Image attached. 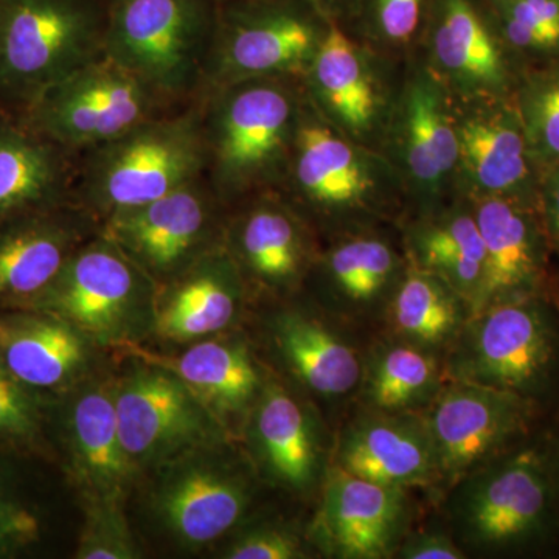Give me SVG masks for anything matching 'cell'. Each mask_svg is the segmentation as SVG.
<instances>
[{
    "instance_id": "6da1fadb",
    "label": "cell",
    "mask_w": 559,
    "mask_h": 559,
    "mask_svg": "<svg viewBox=\"0 0 559 559\" xmlns=\"http://www.w3.org/2000/svg\"><path fill=\"white\" fill-rule=\"evenodd\" d=\"M294 80L238 81L198 98L204 176L227 207L278 186L305 102Z\"/></svg>"
},
{
    "instance_id": "7a4b0ae2",
    "label": "cell",
    "mask_w": 559,
    "mask_h": 559,
    "mask_svg": "<svg viewBox=\"0 0 559 559\" xmlns=\"http://www.w3.org/2000/svg\"><path fill=\"white\" fill-rule=\"evenodd\" d=\"M204 171L201 105L194 100L81 154L72 200L102 224L167 197Z\"/></svg>"
},
{
    "instance_id": "3957f363",
    "label": "cell",
    "mask_w": 559,
    "mask_h": 559,
    "mask_svg": "<svg viewBox=\"0 0 559 559\" xmlns=\"http://www.w3.org/2000/svg\"><path fill=\"white\" fill-rule=\"evenodd\" d=\"M452 536L465 551L521 554L543 546L559 524L554 454L518 444L452 485Z\"/></svg>"
},
{
    "instance_id": "277c9868",
    "label": "cell",
    "mask_w": 559,
    "mask_h": 559,
    "mask_svg": "<svg viewBox=\"0 0 559 559\" xmlns=\"http://www.w3.org/2000/svg\"><path fill=\"white\" fill-rule=\"evenodd\" d=\"M218 3L212 0H108L105 53L171 105L200 98Z\"/></svg>"
},
{
    "instance_id": "5b68a950",
    "label": "cell",
    "mask_w": 559,
    "mask_h": 559,
    "mask_svg": "<svg viewBox=\"0 0 559 559\" xmlns=\"http://www.w3.org/2000/svg\"><path fill=\"white\" fill-rule=\"evenodd\" d=\"M156 294V282L98 231L28 307L64 319L97 347L120 349L153 336Z\"/></svg>"
},
{
    "instance_id": "8992f818",
    "label": "cell",
    "mask_w": 559,
    "mask_h": 559,
    "mask_svg": "<svg viewBox=\"0 0 559 559\" xmlns=\"http://www.w3.org/2000/svg\"><path fill=\"white\" fill-rule=\"evenodd\" d=\"M559 356L557 316L549 299L496 301L469 316L444 358L448 380L503 390L538 403Z\"/></svg>"
},
{
    "instance_id": "52a82bcc",
    "label": "cell",
    "mask_w": 559,
    "mask_h": 559,
    "mask_svg": "<svg viewBox=\"0 0 559 559\" xmlns=\"http://www.w3.org/2000/svg\"><path fill=\"white\" fill-rule=\"evenodd\" d=\"M231 441L197 448L148 473L151 520L182 549L207 547L248 518L259 476Z\"/></svg>"
},
{
    "instance_id": "ba28073f",
    "label": "cell",
    "mask_w": 559,
    "mask_h": 559,
    "mask_svg": "<svg viewBox=\"0 0 559 559\" xmlns=\"http://www.w3.org/2000/svg\"><path fill=\"white\" fill-rule=\"evenodd\" d=\"M105 33L95 0H0V86L32 105L103 57Z\"/></svg>"
},
{
    "instance_id": "9c48e42d",
    "label": "cell",
    "mask_w": 559,
    "mask_h": 559,
    "mask_svg": "<svg viewBox=\"0 0 559 559\" xmlns=\"http://www.w3.org/2000/svg\"><path fill=\"white\" fill-rule=\"evenodd\" d=\"M329 20L294 0H230L218 5L201 95L253 79H304ZM200 95V97H201Z\"/></svg>"
},
{
    "instance_id": "30bf717a",
    "label": "cell",
    "mask_w": 559,
    "mask_h": 559,
    "mask_svg": "<svg viewBox=\"0 0 559 559\" xmlns=\"http://www.w3.org/2000/svg\"><path fill=\"white\" fill-rule=\"evenodd\" d=\"M127 356L130 367L114 377V401L123 450L140 477L197 448L234 440L173 371Z\"/></svg>"
},
{
    "instance_id": "8fae6325",
    "label": "cell",
    "mask_w": 559,
    "mask_h": 559,
    "mask_svg": "<svg viewBox=\"0 0 559 559\" xmlns=\"http://www.w3.org/2000/svg\"><path fill=\"white\" fill-rule=\"evenodd\" d=\"M175 108L180 106L106 53L58 81L31 105L36 132L76 157Z\"/></svg>"
},
{
    "instance_id": "7c38bea8",
    "label": "cell",
    "mask_w": 559,
    "mask_h": 559,
    "mask_svg": "<svg viewBox=\"0 0 559 559\" xmlns=\"http://www.w3.org/2000/svg\"><path fill=\"white\" fill-rule=\"evenodd\" d=\"M384 170L370 153L333 127L305 94L299 123L278 186L288 204L319 219L373 212L382 194Z\"/></svg>"
},
{
    "instance_id": "4fadbf2b",
    "label": "cell",
    "mask_w": 559,
    "mask_h": 559,
    "mask_svg": "<svg viewBox=\"0 0 559 559\" xmlns=\"http://www.w3.org/2000/svg\"><path fill=\"white\" fill-rule=\"evenodd\" d=\"M229 207L205 176L167 197L117 213L100 231L159 286L224 242Z\"/></svg>"
},
{
    "instance_id": "5bb4252c",
    "label": "cell",
    "mask_w": 559,
    "mask_h": 559,
    "mask_svg": "<svg viewBox=\"0 0 559 559\" xmlns=\"http://www.w3.org/2000/svg\"><path fill=\"white\" fill-rule=\"evenodd\" d=\"M535 401L448 380L423 411L436 457L437 485L450 489L474 469L506 454L528 436Z\"/></svg>"
},
{
    "instance_id": "9a60e30c",
    "label": "cell",
    "mask_w": 559,
    "mask_h": 559,
    "mask_svg": "<svg viewBox=\"0 0 559 559\" xmlns=\"http://www.w3.org/2000/svg\"><path fill=\"white\" fill-rule=\"evenodd\" d=\"M241 429L259 479L300 498L322 489L333 450L318 412L297 389L267 374Z\"/></svg>"
},
{
    "instance_id": "2e32d148",
    "label": "cell",
    "mask_w": 559,
    "mask_h": 559,
    "mask_svg": "<svg viewBox=\"0 0 559 559\" xmlns=\"http://www.w3.org/2000/svg\"><path fill=\"white\" fill-rule=\"evenodd\" d=\"M409 516L406 489L362 479L330 463L311 540L331 558H392L409 532Z\"/></svg>"
},
{
    "instance_id": "e0dca14e",
    "label": "cell",
    "mask_w": 559,
    "mask_h": 559,
    "mask_svg": "<svg viewBox=\"0 0 559 559\" xmlns=\"http://www.w3.org/2000/svg\"><path fill=\"white\" fill-rule=\"evenodd\" d=\"M229 209L224 245L248 288L286 296L299 288L314 263L310 227L280 194H255Z\"/></svg>"
},
{
    "instance_id": "ac0fdd59",
    "label": "cell",
    "mask_w": 559,
    "mask_h": 559,
    "mask_svg": "<svg viewBox=\"0 0 559 559\" xmlns=\"http://www.w3.org/2000/svg\"><path fill=\"white\" fill-rule=\"evenodd\" d=\"M460 116L459 175L469 198L500 197L538 207L539 171L530 154L520 112L502 98L473 100Z\"/></svg>"
},
{
    "instance_id": "d6986e66",
    "label": "cell",
    "mask_w": 559,
    "mask_h": 559,
    "mask_svg": "<svg viewBox=\"0 0 559 559\" xmlns=\"http://www.w3.org/2000/svg\"><path fill=\"white\" fill-rule=\"evenodd\" d=\"M64 396L62 440L83 502H124L140 474L121 443L112 374H91Z\"/></svg>"
},
{
    "instance_id": "ffe728a7",
    "label": "cell",
    "mask_w": 559,
    "mask_h": 559,
    "mask_svg": "<svg viewBox=\"0 0 559 559\" xmlns=\"http://www.w3.org/2000/svg\"><path fill=\"white\" fill-rule=\"evenodd\" d=\"M485 246L481 308L496 301L549 299L550 249L539 210L500 197L468 198ZM477 312V311H476Z\"/></svg>"
},
{
    "instance_id": "44dd1931",
    "label": "cell",
    "mask_w": 559,
    "mask_h": 559,
    "mask_svg": "<svg viewBox=\"0 0 559 559\" xmlns=\"http://www.w3.org/2000/svg\"><path fill=\"white\" fill-rule=\"evenodd\" d=\"M249 288L226 245L157 286L153 336L168 344L230 333L248 305Z\"/></svg>"
},
{
    "instance_id": "7402d4cb",
    "label": "cell",
    "mask_w": 559,
    "mask_h": 559,
    "mask_svg": "<svg viewBox=\"0 0 559 559\" xmlns=\"http://www.w3.org/2000/svg\"><path fill=\"white\" fill-rule=\"evenodd\" d=\"M331 463L362 479L406 491L437 485L432 441L421 412L364 409L341 430Z\"/></svg>"
},
{
    "instance_id": "603a6c76",
    "label": "cell",
    "mask_w": 559,
    "mask_h": 559,
    "mask_svg": "<svg viewBox=\"0 0 559 559\" xmlns=\"http://www.w3.org/2000/svg\"><path fill=\"white\" fill-rule=\"evenodd\" d=\"M395 142L411 189L433 205L459 175V135L447 87L429 69L417 70L401 92Z\"/></svg>"
},
{
    "instance_id": "cb8c5ba5",
    "label": "cell",
    "mask_w": 559,
    "mask_h": 559,
    "mask_svg": "<svg viewBox=\"0 0 559 559\" xmlns=\"http://www.w3.org/2000/svg\"><path fill=\"white\" fill-rule=\"evenodd\" d=\"M117 352L173 371L231 433L237 423H245L270 374L249 341L235 331L193 342L176 356L151 352L142 345Z\"/></svg>"
},
{
    "instance_id": "d4e9b609",
    "label": "cell",
    "mask_w": 559,
    "mask_h": 559,
    "mask_svg": "<svg viewBox=\"0 0 559 559\" xmlns=\"http://www.w3.org/2000/svg\"><path fill=\"white\" fill-rule=\"evenodd\" d=\"M100 231L73 201L0 231V304H32L58 277L72 253Z\"/></svg>"
},
{
    "instance_id": "484cf974",
    "label": "cell",
    "mask_w": 559,
    "mask_h": 559,
    "mask_svg": "<svg viewBox=\"0 0 559 559\" xmlns=\"http://www.w3.org/2000/svg\"><path fill=\"white\" fill-rule=\"evenodd\" d=\"M430 72L466 100L502 98L509 69L498 38L473 0H436L429 14Z\"/></svg>"
},
{
    "instance_id": "4316f807",
    "label": "cell",
    "mask_w": 559,
    "mask_h": 559,
    "mask_svg": "<svg viewBox=\"0 0 559 559\" xmlns=\"http://www.w3.org/2000/svg\"><path fill=\"white\" fill-rule=\"evenodd\" d=\"M271 353L300 390L322 401L358 392L364 356L319 316L300 308H280L266 322Z\"/></svg>"
},
{
    "instance_id": "83f0119b",
    "label": "cell",
    "mask_w": 559,
    "mask_h": 559,
    "mask_svg": "<svg viewBox=\"0 0 559 559\" xmlns=\"http://www.w3.org/2000/svg\"><path fill=\"white\" fill-rule=\"evenodd\" d=\"M98 348L50 312L0 316V364L35 392L68 393L95 373Z\"/></svg>"
},
{
    "instance_id": "f1b7e54d",
    "label": "cell",
    "mask_w": 559,
    "mask_h": 559,
    "mask_svg": "<svg viewBox=\"0 0 559 559\" xmlns=\"http://www.w3.org/2000/svg\"><path fill=\"white\" fill-rule=\"evenodd\" d=\"M301 83L320 116L348 139H367L380 127L384 97L373 68L333 20Z\"/></svg>"
},
{
    "instance_id": "f546056e",
    "label": "cell",
    "mask_w": 559,
    "mask_h": 559,
    "mask_svg": "<svg viewBox=\"0 0 559 559\" xmlns=\"http://www.w3.org/2000/svg\"><path fill=\"white\" fill-rule=\"evenodd\" d=\"M404 270L392 242L374 234L342 238L316 257L311 267L323 301L331 312L344 319H362L384 311Z\"/></svg>"
},
{
    "instance_id": "4dcf8cb0",
    "label": "cell",
    "mask_w": 559,
    "mask_h": 559,
    "mask_svg": "<svg viewBox=\"0 0 559 559\" xmlns=\"http://www.w3.org/2000/svg\"><path fill=\"white\" fill-rule=\"evenodd\" d=\"M411 263L444 280L476 312L485 288V246L469 201L426 216L407 235Z\"/></svg>"
},
{
    "instance_id": "1f68e13d",
    "label": "cell",
    "mask_w": 559,
    "mask_h": 559,
    "mask_svg": "<svg viewBox=\"0 0 559 559\" xmlns=\"http://www.w3.org/2000/svg\"><path fill=\"white\" fill-rule=\"evenodd\" d=\"M447 381L439 353L390 336L364 356L358 392L366 411L409 414L428 409Z\"/></svg>"
},
{
    "instance_id": "d6a6232c",
    "label": "cell",
    "mask_w": 559,
    "mask_h": 559,
    "mask_svg": "<svg viewBox=\"0 0 559 559\" xmlns=\"http://www.w3.org/2000/svg\"><path fill=\"white\" fill-rule=\"evenodd\" d=\"M73 157L39 132L0 131V218L68 202L76 175Z\"/></svg>"
},
{
    "instance_id": "836d02e7",
    "label": "cell",
    "mask_w": 559,
    "mask_h": 559,
    "mask_svg": "<svg viewBox=\"0 0 559 559\" xmlns=\"http://www.w3.org/2000/svg\"><path fill=\"white\" fill-rule=\"evenodd\" d=\"M473 314L469 305L432 272L411 263L385 305L390 336L448 353Z\"/></svg>"
},
{
    "instance_id": "e575fe53",
    "label": "cell",
    "mask_w": 559,
    "mask_h": 559,
    "mask_svg": "<svg viewBox=\"0 0 559 559\" xmlns=\"http://www.w3.org/2000/svg\"><path fill=\"white\" fill-rule=\"evenodd\" d=\"M514 106L538 171L558 164L559 62L530 73L518 91Z\"/></svg>"
},
{
    "instance_id": "d590c367",
    "label": "cell",
    "mask_w": 559,
    "mask_h": 559,
    "mask_svg": "<svg viewBox=\"0 0 559 559\" xmlns=\"http://www.w3.org/2000/svg\"><path fill=\"white\" fill-rule=\"evenodd\" d=\"M84 503V525L81 530L75 558L135 559L142 557L130 524L124 516L123 502L87 500Z\"/></svg>"
},
{
    "instance_id": "8d00e7d4",
    "label": "cell",
    "mask_w": 559,
    "mask_h": 559,
    "mask_svg": "<svg viewBox=\"0 0 559 559\" xmlns=\"http://www.w3.org/2000/svg\"><path fill=\"white\" fill-rule=\"evenodd\" d=\"M237 535L224 547L226 559L310 558V543L296 528L283 522L259 521L241 524ZM314 546V544H312Z\"/></svg>"
},
{
    "instance_id": "74e56055",
    "label": "cell",
    "mask_w": 559,
    "mask_h": 559,
    "mask_svg": "<svg viewBox=\"0 0 559 559\" xmlns=\"http://www.w3.org/2000/svg\"><path fill=\"white\" fill-rule=\"evenodd\" d=\"M40 393L11 377L0 364V440L33 444L43 430Z\"/></svg>"
},
{
    "instance_id": "f35d334b",
    "label": "cell",
    "mask_w": 559,
    "mask_h": 559,
    "mask_svg": "<svg viewBox=\"0 0 559 559\" xmlns=\"http://www.w3.org/2000/svg\"><path fill=\"white\" fill-rule=\"evenodd\" d=\"M39 521L0 473V557L14 554L36 540Z\"/></svg>"
},
{
    "instance_id": "ab89813d",
    "label": "cell",
    "mask_w": 559,
    "mask_h": 559,
    "mask_svg": "<svg viewBox=\"0 0 559 559\" xmlns=\"http://www.w3.org/2000/svg\"><path fill=\"white\" fill-rule=\"evenodd\" d=\"M371 17L381 38L395 46L409 44L419 31L425 0H370Z\"/></svg>"
},
{
    "instance_id": "60d3db41",
    "label": "cell",
    "mask_w": 559,
    "mask_h": 559,
    "mask_svg": "<svg viewBox=\"0 0 559 559\" xmlns=\"http://www.w3.org/2000/svg\"><path fill=\"white\" fill-rule=\"evenodd\" d=\"M498 13L509 14L543 33L559 49V0H492Z\"/></svg>"
},
{
    "instance_id": "b9f144b4",
    "label": "cell",
    "mask_w": 559,
    "mask_h": 559,
    "mask_svg": "<svg viewBox=\"0 0 559 559\" xmlns=\"http://www.w3.org/2000/svg\"><path fill=\"white\" fill-rule=\"evenodd\" d=\"M468 557L454 536L440 530L407 532L401 539L395 558L400 559H463Z\"/></svg>"
},
{
    "instance_id": "7bdbcfd3",
    "label": "cell",
    "mask_w": 559,
    "mask_h": 559,
    "mask_svg": "<svg viewBox=\"0 0 559 559\" xmlns=\"http://www.w3.org/2000/svg\"><path fill=\"white\" fill-rule=\"evenodd\" d=\"M538 210L559 272V162L539 173Z\"/></svg>"
},
{
    "instance_id": "ee69618b",
    "label": "cell",
    "mask_w": 559,
    "mask_h": 559,
    "mask_svg": "<svg viewBox=\"0 0 559 559\" xmlns=\"http://www.w3.org/2000/svg\"><path fill=\"white\" fill-rule=\"evenodd\" d=\"M316 10L329 20L330 14L340 13L352 0H308Z\"/></svg>"
},
{
    "instance_id": "f6af8a7d",
    "label": "cell",
    "mask_w": 559,
    "mask_h": 559,
    "mask_svg": "<svg viewBox=\"0 0 559 559\" xmlns=\"http://www.w3.org/2000/svg\"><path fill=\"white\" fill-rule=\"evenodd\" d=\"M554 463H555V474H557V484L559 491V452L558 454H554Z\"/></svg>"
},
{
    "instance_id": "bcb514c9",
    "label": "cell",
    "mask_w": 559,
    "mask_h": 559,
    "mask_svg": "<svg viewBox=\"0 0 559 559\" xmlns=\"http://www.w3.org/2000/svg\"><path fill=\"white\" fill-rule=\"evenodd\" d=\"M212 2H215V3H226V2H230V0H212Z\"/></svg>"
}]
</instances>
